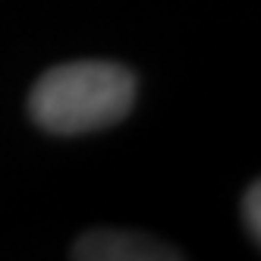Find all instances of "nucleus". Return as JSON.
I'll return each instance as SVG.
<instances>
[{
  "instance_id": "nucleus-2",
  "label": "nucleus",
  "mask_w": 261,
  "mask_h": 261,
  "mask_svg": "<svg viewBox=\"0 0 261 261\" xmlns=\"http://www.w3.org/2000/svg\"><path fill=\"white\" fill-rule=\"evenodd\" d=\"M72 258H82V261H170V258H182V252L164 246V242H154L148 236H139V233L91 230L72 246Z\"/></svg>"
},
{
  "instance_id": "nucleus-3",
  "label": "nucleus",
  "mask_w": 261,
  "mask_h": 261,
  "mask_svg": "<svg viewBox=\"0 0 261 261\" xmlns=\"http://www.w3.org/2000/svg\"><path fill=\"white\" fill-rule=\"evenodd\" d=\"M242 217H246L252 239H261V186L258 182H252L246 198H242Z\"/></svg>"
},
{
  "instance_id": "nucleus-1",
  "label": "nucleus",
  "mask_w": 261,
  "mask_h": 261,
  "mask_svg": "<svg viewBox=\"0 0 261 261\" xmlns=\"http://www.w3.org/2000/svg\"><path fill=\"white\" fill-rule=\"evenodd\" d=\"M136 76L120 63L76 60L47 69L29 95V114L47 133L79 136L104 129L129 114Z\"/></svg>"
}]
</instances>
